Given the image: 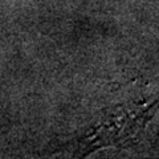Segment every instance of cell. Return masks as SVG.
<instances>
[{
  "instance_id": "1",
  "label": "cell",
  "mask_w": 159,
  "mask_h": 159,
  "mask_svg": "<svg viewBox=\"0 0 159 159\" xmlns=\"http://www.w3.org/2000/svg\"><path fill=\"white\" fill-rule=\"evenodd\" d=\"M152 106L141 109H121L102 119L86 134V151H94L105 146H125L134 141L151 118Z\"/></svg>"
}]
</instances>
